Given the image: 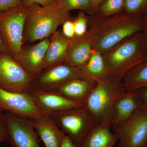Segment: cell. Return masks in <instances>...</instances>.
<instances>
[{"mask_svg":"<svg viewBox=\"0 0 147 147\" xmlns=\"http://www.w3.org/2000/svg\"><path fill=\"white\" fill-rule=\"evenodd\" d=\"M0 109L30 119L38 118L43 115L29 93L7 91L1 88Z\"/></svg>","mask_w":147,"mask_h":147,"instance_id":"obj_11","label":"cell"},{"mask_svg":"<svg viewBox=\"0 0 147 147\" xmlns=\"http://www.w3.org/2000/svg\"><path fill=\"white\" fill-rule=\"evenodd\" d=\"M102 55L108 78L121 82L131 69L147 61V52L141 32L129 37Z\"/></svg>","mask_w":147,"mask_h":147,"instance_id":"obj_2","label":"cell"},{"mask_svg":"<svg viewBox=\"0 0 147 147\" xmlns=\"http://www.w3.org/2000/svg\"><path fill=\"white\" fill-rule=\"evenodd\" d=\"M77 146L97 124L83 106L46 114Z\"/></svg>","mask_w":147,"mask_h":147,"instance_id":"obj_5","label":"cell"},{"mask_svg":"<svg viewBox=\"0 0 147 147\" xmlns=\"http://www.w3.org/2000/svg\"><path fill=\"white\" fill-rule=\"evenodd\" d=\"M125 11L143 15L147 12V0H125Z\"/></svg>","mask_w":147,"mask_h":147,"instance_id":"obj_24","label":"cell"},{"mask_svg":"<svg viewBox=\"0 0 147 147\" xmlns=\"http://www.w3.org/2000/svg\"><path fill=\"white\" fill-rule=\"evenodd\" d=\"M143 15L125 11L112 16L88 18L93 50L103 55L121 42L141 32Z\"/></svg>","mask_w":147,"mask_h":147,"instance_id":"obj_1","label":"cell"},{"mask_svg":"<svg viewBox=\"0 0 147 147\" xmlns=\"http://www.w3.org/2000/svg\"><path fill=\"white\" fill-rule=\"evenodd\" d=\"M96 82L93 80L76 79L67 82L54 91L62 95L70 100L84 105Z\"/></svg>","mask_w":147,"mask_h":147,"instance_id":"obj_18","label":"cell"},{"mask_svg":"<svg viewBox=\"0 0 147 147\" xmlns=\"http://www.w3.org/2000/svg\"><path fill=\"white\" fill-rule=\"evenodd\" d=\"M31 5L0 12V35L5 52L13 58L20 54L24 46L25 21Z\"/></svg>","mask_w":147,"mask_h":147,"instance_id":"obj_6","label":"cell"},{"mask_svg":"<svg viewBox=\"0 0 147 147\" xmlns=\"http://www.w3.org/2000/svg\"><path fill=\"white\" fill-rule=\"evenodd\" d=\"M111 127L109 122L98 124L87 134L80 147H113L118 139L110 130Z\"/></svg>","mask_w":147,"mask_h":147,"instance_id":"obj_19","label":"cell"},{"mask_svg":"<svg viewBox=\"0 0 147 147\" xmlns=\"http://www.w3.org/2000/svg\"><path fill=\"white\" fill-rule=\"evenodd\" d=\"M112 127L118 147H146L147 108H139L126 121Z\"/></svg>","mask_w":147,"mask_h":147,"instance_id":"obj_7","label":"cell"},{"mask_svg":"<svg viewBox=\"0 0 147 147\" xmlns=\"http://www.w3.org/2000/svg\"><path fill=\"white\" fill-rule=\"evenodd\" d=\"M146 147H147V145Z\"/></svg>","mask_w":147,"mask_h":147,"instance_id":"obj_35","label":"cell"},{"mask_svg":"<svg viewBox=\"0 0 147 147\" xmlns=\"http://www.w3.org/2000/svg\"><path fill=\"white\" fill-rule=\"evenodd\" d=\"M7 126L4 112L0 109V144L7 141Z\"/></svg>","mask_w":147,"mask_h":147,"instance_id":"obj_28","label":"cell"},{"mask_svg":"<svg viewBox=\"0 0 147 147\" xmlns=\"http://www.w3.org/2000/svg\"><path fill=\"white\" fill-rule=\"evenodd\" d=\"M7 126V141L11 147H42L30 119L4 112Z\"/></svg>","mask_w":147,"mask_h":147,"instance_id":"obj_10","label":"cell"},{"mask_svg":"<svg viewBox=\"0 0 147 147\" xmlns=\"http://www.w3.org/2000/svg\"><path fill=\"white\" fill-rule=\"evenodd\" d=\"M24 4L31 5L34 4H37L42 6H47L52 4L55 1V0H22Z\"/></svg>","mask_w":147,"mask_h":147,"instance_id":"obj_30","label":"cell"},{"mask_svg":"<svg viewBox=\"0 0 147 147\" xmlns=\"http://www.w3.org/2000/svg\"><path fill=\"white\" fill-rule=\"evenodd\" d=\"M125 0H104L96 11L98 16L105 17L115 15L121 12L124 9Z\"/></svg>","mask_w":147,"mask_h":147,"instance_id":"obj_22","label":"cell"},{"mask_svg":"<svg viewBox=\"0 0 147 147\" xmlns=\"http://www.w3.org/2000/svg\"><path fill=\"white\" fill-rule=\"evenodd\" d=\"M29 93L43 114L58 112L84 105L57 92L32 88Z\"/></svg>","mask_w":147,"mask_h":147,"instance_id":"obj_13","label":"cell"},{"mask_svg":"<svg viewBox=\"0 0 147 147\" xmlns=\"http://www.w3.org/2000/svg\"><path fill=\"white\" fill-rule=\"evenodd\" d=\"M132 92L139 100L140 108H147V88L139 89Z\"/></svg>","mask_w":147,"mask_h":147,"instance_id":"obj_29","label":"cell"},{"mask_svg":"<svg viewBox=\"0 0 147 147\" xmlns=\"http://www.w3.org/2000/svg\"><path fill=\"white\" fill-rule=\"evenodd\" d=\"M69 11L55 1L47 6L32 5L25 21L24 45L49 38L58 28L69 19Z\"/></svg>","mask_w":147,"mask_h":147,"instance_id":"obj_3","label":"cell"},{"mask_svg":"<svg viewBox=\"0 0 147 147\" xmlns=\"http://www.w3.org/2000/svg\"><path fill=\"white\" fill-rule=\"evenodd\" d=\"M24 5L22 0H0V12Z\"/></svg>","mask_w":147,"mask_h":147,"instance_id":"obj_27","label":"cell"},{"mask_svg":"<svg viewBox=\"0 0 147 147\" xmlns=\"http://www.w3.org/2000/svg\"><path fill=\"white\" fill-rule=\"evenodd\" d=\"M5 52L4 48L3 45L2 40L1 38L0 35V55Z\"/></svg>","mask_w":147,"mask_h":147,"instance_id":"obj_34","label":"cell"},{"mask_svg":"<svg viewBox=\"0 0 147 147\" xmlns=\"http://www.w3.org/2000/svg\"><path fill=\"white\" fill-rule=\"evenodd\" d=\"M49 43L50 38H46L31 45H24L20 54L13 59L34 78L43 70V61Z\"/></svg>","mask_w":147,"mask_h":147,"instance_id":"obj_12","label":"cell"},{"mask_svg":"<svg viewBox=\"0 0 147 147\" xmlns=\"http://www.w3.org/2000/svg\"><path fill=\"white\" fill-rule=\"evenodd\" d=\"M125 92L147 88V61L131 69L121 81Z\"/></svg>","mask_w":147,"mask_h":147,"instance_id":"obj_21","label":"cell"},{"mask_svg":"<svg viewBox=\"0 0 147 147\" xmlns=\"http://www.w3.org/2000/svg\"><path fill=\"white\" fill-rule=\"evenodd\" d=\"M91 40L88 32L71 39L65 62L69 65L82 68L86 65L92 53Z\"/></svg>","mask_w":147,"mask_h":147,"instance_id":"obj_15","label":"cell"},{"mask_svg":"<svg viewBox=\"0 0 147 147\" xmlns=\"http://www.w3.org/2000/svg\"><path fill=\"white\" fill-rule=\"evenodd\" d=\"M34 77L27 73L8 53L0 55V88L7 91L28 93Z\"/></svg>","mask_w":147,"mask_h":147,"instance_id":"obj_8","label":"cell"},{"mask_svg":"<svg viewBox=\"0 0 147 147\" xmlns=\"http://www.w3.org/2000/svg\"><path fill=\"white\" fill-rule=\"evenodd\" d=\"M76 79H86L81 69L73 67L64 62L43 69L34 78L32 88L54 91L67 82Z\"/></svg>","mask_w":147,"mask_h":147,"instance_id":"obj_9","label":"cell"},{"mask_svg":"<svg viewBox=\"0 0 147 147\" xmlns=\"http://www.w3.org/2000/svg\"><path fill=\"white\" fill-rule=\"evenodd\" d=\"M122 82L108 78L96 82L84 104L97 124L108 121L112 125L114 102L125 92Z\"/></svg>","mask_w":147,"mask_h":147,"instance_id":"obj_4","label":"cell"},{"mask_svg":"<svg viewBox=\"0 0 147 147\" xmlns=\"http://www.w3.org/2000/svg\"><path fill=\"white\" fill-rule=\"evenodd\" d=\"M60 147H78L76 146L68 136L65 135L64 137Z\"/></svg>","mask_w":147,"mask_h":147,"instance_id":"obj_32","label":"cell"},{"mask_svg":"<svg viewBox=\"0 0 147 147\" xmlns=\"http://www.w3.org/2000/svg\"><path fill=\"white\" fill-rule=\"evenodd\" d=\"M63 34L67 38L71 39L75 36V29L73 21L70 18L66 20L62 24Z\"/></svg>","mask_w":147,"mask_h":147,"instance_id":"obj_26","label":"cell"},{"mask_svg":"<svg viewBox=\"0 0 147 147\" xmlns=\"http://www.w3.org/2000/svg\"><path fill=\"white\" fill-rule=\"evenodd\" d=\"M139 108V100L134 92H125L114 102L112 127L126 121Z\"/></svg>","mask_w":147,"mask_h":147,"instance_id":"obj_17","label":"cell"},{"mask_svg":"<svg viewBox=\"0 0 147 147\" xmlns=\"http://www.w3.org/2000/svg\"><path fill=\"white\" fill-rule=\"evenodd\" d=\"M49 38L50 43L44 58L43 69L65 62L71 40L60 30H57Z\"/></svg>","mask_w":147,"mask_h":147,"instance_id":"obj_16","label":"cell"},{"mask_svg":"<svg viewBox=\"0 0 147 147\" xmlns=\"http://www.w3.org/2000/svg\"><path fill=\"white\" fill-rule=\"evenodd\" d=\"M40 139L45 147H60L65 134L46 114L30 119Z\"/></svg>","mask_w":147,"mask_h":147,"instance_id":"obj_14","label":"cell"},{"mask_svg":"<svg viewBox=\"0 0 147 147\" xmlns=\"http://www.w3.org/2000/svg\"><path fill=\"white\" fill-rule=\"evenodd\" d=\"M104 0H90L91 7V13H94L97 11L99 6Z\"/></svg>","mask_w":147,"mask_h":147,"instance_id":"obj_33","label":"cell"},{"mask_svg":"<svg viewBox=\"0 0 147 147\" xmlns=\"http://www.w3.org/2000/svg\"><path fill=\"white\" fill-rule=\"evenodd\" d=\"M141 32L144 45L147 52V12L143 16L142 28Z\"/></svg>","mask_w":147,"mask_h":147,"instance_id":"obj_31","label":"cell"},{"mask_svg":"<svg viewBox=\"0 0 147 147\" xmlns=\"http://www.w3.org/2000/svg\"><path fill=\"white\" fill-rule=\"evenodd\" d=\"M75 29V36H82L88 31V18L84 12L81 11L73 21Z\"/></svg>","mask_w":147,"mask_h":147,"instance_id":"obj_25","label":"cell"},{"mask_svg":"<svg viewBox=\"0 0 147 147\" xmlns=\"http://www.w3.org/2000/svg\"><path fill=\"white\" fill-rule=\"evenodd\" d=\"M80 69L87 80L97 82L108 78V70L103 55L97 51L93 50L87 63Z\"/></svg>","mask_w":147,"mask_h":147,"instance_id":"obj_20","label":"cell"},{"mask_svg":"<svg viewBox=\"0 0 147 147\" xmlns=\"http://www.w3.org/2000/svg\"><path fill=\"white\" fill-rule=\"evenodd\" d=\"M55 1L69 11L74 9H80L91 13L90 0H55Z\"/></svg>","mask_w":147,"mask_h":147,"instance_id":"obj_23","label":"cell"}]
</instances>
